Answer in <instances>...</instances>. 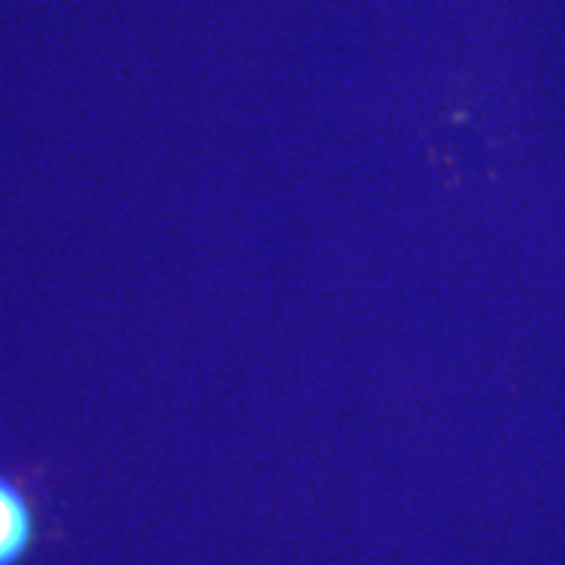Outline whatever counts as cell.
<instances>
[{
	"mask_svg": "<svg viewBox=\"0 0 565 565\" xmlns=\"http://www.w3.org/2000/svg\"><path fill=\"white\" fill-rule=\"evenodd\" d=\"M34 540V515L19 487L0 477V565H17Z\"/></svg>",
	"mask_w": 565,
	"mask_h": 565,
	"instance_id": "1",
	"label": "cell"
}]
</instances>
